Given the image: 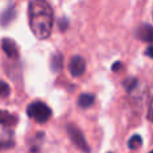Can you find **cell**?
<instances>
[{
	"label": "cell",
	"mask_w": 153,
	"mask_h": 153,
	"mask_svg": "<svg viewBox=\"0 0 153 153\" xmlns=\"http://www.w3.org/2000/svg\"><path fill=\"white\" fill-rule=\"evenodd\" d=\"M28 23L31 31L38 39L50 36L54 26V12L46 0H31L28 4Z\"/></svg>",
	"instance_id": "cell-1"
},
{
	"label": "cell",
	"mask_w": 153,
	"mask_h": 153,
	"mask_svg": "<svg viewBox=\"0 0 153 153\" xmlns=\"http://www.w3.org/2000/svg\"><path fill=\"white\" fill-rule=\"evenodd\" d=\"M27 114H28L30 118L35 120L39 124H43V122H47L50 120L53 111L45 102L35 101V102H31L27 106Z\"/></svg>",
	"instance_id": "cell-2"
},
{
	"label": "cell",
	"mask_w": 153,
	"mask_h": 153,
	"mask_svg": "<svg viewBox=\"0 0 153 153\" xmlns=\"http://www.w3.org/2000/svg\"><path fill=\"white\" fill-rule=\"evenodd\" d=\"M66 130H67V134H69L71 143L74 144L79 151H82L83 153H90L89 144H87V141H86V138H85L83 133L79 130V128H76L75 125L70 124V125H67Z\"/></svg>",
	"instance_id": "cell-3"
},
{
	"label": "cell",
	"mask_w": 153,
	"mask_h": 153,
	"mask_svg": "<svg viewBox=\"0 0 153 153\" xmlns=\"http://www.w3.org/2000/svg\"><path fill=\"white\" fill-rule=\"evenodd\" d=\"M86 70V62L82 56L75 55L69 62V71L73 76H81Z\"/></svg>",
	"instance_id": "cell-4"
},
{
	"label": "cell",
	"mask_w": 153,
	"mask_h": 153,
	"mask_svg": "<svg viewBox=\"0 0 153 153\" xmlns=\"http://www.w3.org/2000/svg\"><path fill=\"white\" fill-rule=\"evenodd\" d=\"M1 47H3V51L7 54L8 58L11 59L19 58V48H18V45L15 43V40L10 39V38H4L1 40Z\"/></svg>",
	"instance_id": "cell-5"
},
{
	"label": "cell",
	"mask_w": 153,
	"mask_h": 153,
	"mask_svg": "<svg viewBox=\"0 0 153 153\" xmlns=\"http://www.w3.org/2000/svg\"><path fill=\"white\" fill-rule=\"evenodd\" d=\"M136 36L143 42H153V27L149 24H141L136 30Z\"/></svg>",
	"instance_id": "cell-6"
},
{
	"label": "cell",
	"mask_w": 153,
	"mask_h": 153,
	"mask_svg": "<svg viewBox=\"0 0 153 153\" xmlns=\"http://www.w3.org/2000/svg\"><path fill=\"white\" fill-rule=\"evenodd\" d=\"M16 122H18L16 116L8 113V111H5V110H0V125L10 128V126H13Z\"/></svg>",
	"instance_id": "cell-7"
},
{
	"label": "cell",
	"mask_w": 153,
	"mask_h": 153,
	"mask_svg": "<svg viewBox=\"0 0 153 153\" xmlns=\"http://www.w3.org/2000/svg\"><path fill=\"white\" fill-rule=\"evenodd\" d=\"M62 67H63V56H62V54L55 53L53 56H51V59H50V69H51V71L58 73V71H61V70H62Z\"/></svg>",
	"instance_id": "cell-8"
},
{
	"label": "cell",
	"mask_w": 153,
	"mask_h": 153,
	"mask_svg": "<svg viewBox=\"0 0 153 153\" xmlns=\"http://www.w3.org/2000/svg\"><path fill=\"white\" fill-rule=\"evenodd\" d=\"M95 97L93 94H87V93H83L78 97V106L82 109H87L94 103Z\"/></svg>",
	"instance_id": "cell-9"
},
{
	"label": "cell",
	"mask_w": 153,
	"mask_h": 153,
	"mask_svg": "<svg viewBox=\"0 0 153 153\" xmlns=\"http://www.w3.org/2000/svg\"><path fill=\"white\" fill-rule=\"evenodd\" d=\"M137 85H138V81H137V78H134V76L126 78L124 81V87H125V90H126L128 93L133 91V89H134V87H137Z\"/></svg>",
	"instance_id": "cell-10"
},
{
	"label": "cell",
	"mask_w": 153,
	"mask_h": 153,
	"mask_svg": "<svg viewBox=\"0 0 153 153\" xmlns=\"http://www.w3.org/2000/svg\"><path fill=\"white\" fill-rule=\"evenodd\" d=\"M12 12H13V8L10 7V8H8V10L1 15V18H0V23H1L3 26H7V24L10 23L11 20H12Z\"/></svg>",
	"instance_id": "cell-11"
},
{
	"label": "cell",
	"mask_w": 153,
	"mask_h": 153,
	"mask_svg": "<svg viewBox=\"0 0 153 153\" xmlns=\"http://www.w3.org/2000/svg\"><path fill=\"white\" fill-rule=\"evenodd\" d=\"M141 144H143V138H141L138 134H134L129 140V143H128V146H129L130 149H137L138 146H141Z\"/></svg>",
	"instance_id": "cell-12"
},
{
	"label": "cell",
	"mask_w": 153,
	"mask_h": 153,
	"mask_svg": "<svg viewBox=\"0 0 153 153\" xmlns=\"http://www.w3.org/2000/svg\"><path fill=\"white\" fill-rule=\"evenodd\" d=\"M10 91H11L10 86H8V85L5 83V82L0 81V98H5V97H8Z\"/></svg>",
	"instance_id": "cell-13"
},
{
	"label": "cell",
	"mask_w": 153,
	"mask_h": 153,
	"mask_svg": "<svg viewBox=\"0 0 153 153\" xmlns=\"http://www.w3.org/2000/svg\"><path fill=\"white\" fill-rule=\"evenodd\" d=\"M148 118L149 121L153 122V102L151 103V106H149V111H148Z\"/></svg>",
	"instance_id": "cell-14"
},
{
	"label": "cell",
	"mask_w": 153,
	"mask_h": 153,
	"mask_svg": "<svg viewBox=\"0 0 153 153\" xmlns=\"http://www.w3.org/2000/svg\"><path fill=\"white\" fill-rule=\"evenodd\" d=\"M145 55L153 58V46H149V47L146 48V50H145Z\"/></svg>",
	"instance_id": "cell-15"
},
{
	"label": "cell",
	"mask_w": 153,
	"mask_h": 153,
	"mask_svg": "<svg viewBox=\"0 0 153 153\" xmlns=\"http://www.w3.org/2000/svg\"><path fill=\"white\" fill-rule=\"evenodd\" d=\"M121 67H122V65L120 63V62H116V63H114L113 66H111V70H113V71H117V70L121 69Z\"/></svg>",
	"instance_id": "cell-16"
},
{
	"label": "cell",
	"mask_w": 153,
	"mask_h": 153,
	"mask_svg": "<svg viewBox=\"0 0 153 153\" xmlns=\"http://www.w3.org/2000/svg\"><path fill=\"white\" fill-rule=\"evenodd\" d=\"M149 153H153V151H152V152H149Z\"/></svg>",
	"instance_id": "cell-17"
}]
</instances>
